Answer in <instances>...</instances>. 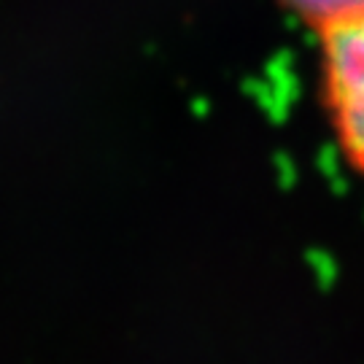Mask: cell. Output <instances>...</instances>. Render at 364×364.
I'll list each match as a JSON object with an SVG mask.
<instances>
[{
  "mask_svg": "<svg viewBox=\"0 0 364 364\" xmlns=\"http://www.w3.org/2000/svg\"><path fill=\"white\" fill-rule=\"evenodd\" d=\"M318 33V87L343 162L364 178V9Z\"/></svg>",
  "mask_w": 364,
  "mask_h": 364,
  "instance_id": "6da1fadb",
  "label": "cell"
},
{
  "mask_svg": "<svg viewBox=\"0 0 364 364\" xmlns=\"http://www.w3.org/2000/svg\"><path fill=\"white\" fill-rule=\"evenodd\" d=\"M278 3H281V9H287L291 16L302 19L313 30H321V27L364 9V0H278Z\"/></svg>",
  "mask_w": 364,
  "mask_h": 364,
  "instance_id": "7a4b0ae2",
  "label": "cell"
}]
</instances>
